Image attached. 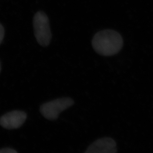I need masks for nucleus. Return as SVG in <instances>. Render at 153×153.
<instances>
[{
    "instance_id": "obj_1",
    "label": "nucleus",
    "mask_w": 153,
    "mask_h": 153,
    "mask_svg": "<svg viewBox=\"0 0 153 153\" xmlns=\"http://www.w3.org/2000/svg\"><path fill=\"white\" fill-rule=\"evenodd\" d=\"M92 45L95 51L99 55L111 56L117 54L123 48V38L116 31H100L93 38Z\"/></svg>"
},
{
    "instance_id": "obj_2",
    "label": "nucleus",
    "mask_w": 153,
    "mask_h": 153,
    "mask_svg": "<svg viewBox=\"0 0 153 153\" xmlns=\"http://www.w3.org/2000/svg\"><path fill=\"white\" fill-rule=\"evenodd\" d=\"M34 35L38 43L42 46L49 45L52 33L48 16L42 11L38 12L33 18Z\"/></svg>"
},
{
    "instance_id": "obj_3",
    "label": "nucleus",
    "mask_w": 153,
    "mask_h": 153,
    "mask_svg": "<svg viewBox=\"0 0 153 153\" xmlns=\"http://www.w3.org/2000/svg\"><path fill=\"white\" fill-rule=\"evenodd\" d=\"M74 103V100L70 98L57 99L42 105L40 111L46 119L53 120L58 119L61 112L71 107Z\"/></svg>"
},
{
    "instance_id": "obj_4",
    "label": "nucleus",
    "mask_w": 153,
    "mask_h": 153,
    "mask_svg": "<svg viewBox=\"0 0 153 153\" xmlns=\"http://www.w3.org/2000/svg\"><path fill=\"white\" fill-rule=\"evenodd\" d=\"M26 118L27 114L25 111H13L0 117V125L7 129H17L22 126Z\"/></svg>"
},
{
    "instance_id": "obj_5",
    "label": "nucleus",
    "mask_w": 153,
    "mask_h": 153,
    "mask_svg": "<svg viewBox=\"0 0 153 153\" xmlns=\"http://www.w3.org/2000/svg\"><path fill=\"white\" fill-rule=\"evenodd\" d=\"M117 152L116 142L111 138L105 137L96 140L90 145L85 153H114Z\"/></svg>"
},
{
    "instance_id": "obj_6",
    "label": "nucleus",
    "mask_w": 153,
    "mask_h": 153,
    "mask_svg": "<svg viewBox=\"0 0 153 153\" xmlns=\"http://www.w3.org/2000/svg\"><path fill=\"white\" fill-rule=\"evenodd\" d=\"M17 152L14 149L10 148H4L0 149V153H17Z\"/></svg>"
},
{
    "instance_id": "obj_7",
    "label": "nucleus",
    "mask_w": 153,
    "mask_h": 153,
    "mask_svg": "<svg viewBox=\"0 0 153 153\" xmlns=\"http://www.w3.org/2000/svg\"><path fill=\"white\" fill-rule=\"evenodd\" d=\"M4 28L3 25L0 23V44L3 41V39L4 37Z\"/></svg>"
},
{
    "instance_id": "obj_8",
    "label": "nucleus",
    "mask_w": 153,
    "mask_h": 153,
    "mask_svg": "<svg viewBox=\"0 0 153 153\" xmlns=\"http://www.w3.org/2000/svg\"><path fill=\"white\" fill-rule=\"evenodd\" d=\"M1 63H0V72H1Z\"/></svg>"
}]
</instances>
